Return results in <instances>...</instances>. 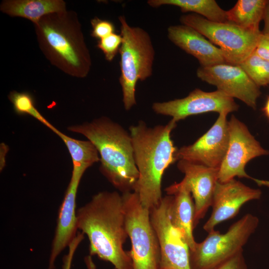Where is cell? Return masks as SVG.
Here are the masks:
<instances>
[{
  "label": "cell",
  "instance_id": "cell-10",
  "mask_svg": "<svg viewBox=\"0 0 269 269\" xmlns=\"http://www.w3.org/2000/svg\"><path fill=\"white\" fill-rule=\"evenodd\" d=\"M172 199V195H167L150 210V221L160 247L159 269H190L189 247L182 233L170 220Z\"/></svg>",
  "mask_w": 269,
  "mask_h": 269
},
{
  "label": "cell",
  "instance_id": "cell-24",
  "mask_svg": "<svg viewBox=\"0 0 269 269\" xmlns=\"http://www.w3.org/2000/svg\"><path fill=\"white\" fill-rule=\"evenodd\" d=\"M122 41L121 34L115 32L98 40L97 46L103 52L105 59L111 62L119 52Z\"/></svg>",
  "mask_w": 269,
  "mask_h": 269
},
{
  "label": "cell",
  "instance_id": "cell-21",
  "mask_svg": "<svg viewBox=\"0 0 269 269\" xmlns=\"http://www.w3.org/2000/svg\"><path fill=\"white\" fill-rule=\"evenodd\" d=\"M55 133L64 141L70 154L73 162L72 172L83 175L88 167L100 161L99 152L91 141L74 139L58 130Z\"/></svg>",
  "mask_w": 269,
  "mask_h": 269
},
{
  "label": "cell",
  "instance_id": "cell-3",
  "mask_svg": "<svg viewBox=\"0 0 269 269\" xmlns=\"http://www.w3.org/2000/svg\"><path fill=\"white\" fill-rule=\"evenodd\" d=\"M33 25L39 47L52 65L72 77L88 75L91 54L75 11L51 13Z\"/></svg>",
  "mask_w": 269,
  "mask_h": 269
},
{
  "label": "cell",
  "instance_id": "cell-22",
  "mask_svg": "<svg viewBox=\"0 0 269 269\" xmlns=\"http://www.w3.org/2000/svg\"><path fill=\"white\" fill-rule=\"evenodd\" d=\"M8 98L13 105L14 112L17 114L31 116L54 133L58 130L36 109L34 98L29 93L12 91L9 93Z\"/></svg>",
  "mask_w": 269,
  "mask_h": 269
},
{
  "label": "cell",
  "instance_id": "cell-20",
  "mask_svg": "<svg viewBox=\"0 0 269 269\" xmlns=\"http://www.w3.org/2000/svg\"><path fill=\"white\" fill-rule=\"evenodd\" d=\"M266 0H239L227 11L228 22L242 28L257 30L263 18Z\"/></svg>",
  "mask_w": 269,
  "mask_h": 269
},
{
  "label": "cell",
  "instance_id": "cell-9",
  "mask_svg": "<svg viewBox=\"0 0 269 269\" xmlns=\"http://www.w3.org/2000/svg\"><path fill=\"white\" fill-rule=\"evenodd\" d=\"M230 138L228 149L219 168L218 181H228L235 177L252 179L259 185L269 186V181L253 178L245 170L246 164L258 156L269 154L251 134L247 126L235 116L228 121Z\"/></svg>",
  "mask_w": 269,
  "mask_h": 269
},
{
  "label": "cell",
  "instance_id": "cell-30",
  "mask_svg": "<svg viewBox=\"0 0 269 269\" xmlns=\"http://www.w3.org/2000/svg\"><path fill=\"white\" fill-rule=\"evenodd\" d=\"M262 111L265 116L269 120V96L268 97L266 103L262 109Z\"/></svg>",
  "mask_w": 269,
  "mask_h": 269
},
{
  "label": "cell",
  "instance_id": "cell-13",
  "mask_svg": "<svg viewBox=\"0 0 269 269\" xmlns=\"http://www.w3.org/2000/svg\"><path fill=\"white\" fill-rule=\"evenodd\" d=\"M198 78L216 86L217 90L232 98H237L256 109L261 92L258 87L239 65L228 63L203 67L196 73Z\"/></svg>",
  "mask_w": 269,
  "mask_h": 269
},
{
  "label": "cell",
  "instance_id": "cell-26",
  "mask_svg": "<svg viewBox=\"0 0 269 269\" xmlns=\"http://www.w3.org/2000/svg\"><path fill=\"white\" fill-rule=\"evenodd\" d=\"M214 269H248L242 251Z\"/></svg>",
  "mask_w": 269,
  "mask_h": 269
},
{
  "label": "cell",
  "instance_id": "cell-7",
  "mask_svg": "<svg viewBox=\"0 0 269 269\" xmlns=\"http://www.w3.org/2000/svg\"><path fill=\"white\" fill-rule=\"evenodd\" d=\"M125 224L132 249L133 269H159L160 251L152 225L150 210L144 208L134 192L123 193Z\"/></svg>",
  "mask_w": 269,
  "mask_h": 269
},
{
  "label": "cell",
  "instance_id": "cell-28",
  "mask_svg": "<svg viewBox=\"0 0 269 269\" xmlns=\"http://www.w3.org/2000/svg\"><path fill=\"white\" fill-rule=\"evenodd\" d=\"M84 235L78 233L68 246L69 251L63 258V269H71V263L76 249L83 240Z\"/></svg>",
  "mask_w": 269,
  "mask_h": 269
},
{
  "label": "cell",
  "instance_id": "cell-27",
  "mask_svg": "<svg viewBox=\"0 0 269 269\" xmlns=\"http://www.w3.org/2000/svg\"><path fill=\"white\" fill-rule=\"evenodd\" d=\"M254 52L261 58L269 61V33L261 32Z\"/></svg>",
  "mask_w": 269,
  "mask_h": 269
},
{
  "label": "cell",
  "instance_id": "cell-15",
  "mask_svg": "<svg viewBox=\"0 0 269 269\" xmlns=\"http://www.w3.org/2000/svg\"><path fill=\"white\" fill-rule=\"evenodd\" d=\"M262 192L252 188L235 178L225 182H217L214 192L210 217L203 226L209 233L220 223L235 217L241 207L253 200L259 199Z\"/></svg>",
  "mask_w": 269,
  "mask_h": 269
},
{
  "label": "cell",
  "instance_id": "cell-17",
  "mask_svg": "<svg viewBox=\"0 0 269 269\" xmlns=\"http://www.w3.org/2000/svg\"><path fill=\"white\" fill-rule=\"evenodd\" d=\"M67 10L63 0H4L0 10L11 17H20L37 23L48 14Z\"/></svg>",
  "mask_w": 269,
  "mask_h": 269
},
{
  "label": "cell",
  "instance_id": "cell-2",
  "mask_svg": "<svg viewBox=\"0 0 269 269\" xmlns=\"http://www.w3.org/2000/svg\"><path fill=\"white\" fill-rule=\"evenodd\" d=\"M176 123L170 120L165 125L152 128L143 121L129 128L135 163L139 173L134 192L142 206L150 210L159 204L162 197L161 181L165 169L177 161V148L170 134Z\"/></svg>",
  "mask_w": 269,
  "mask_h": 269
},
{
  "label": "cell",
  "instance_id": "cell-16",
  "mask_svg": "<svg viewBox=\"0 0 269 269\" xmlns=\"http://www.w3.org/2000/svg\"><path fill=\"white\" fill-rule=\"evenodd\" d=\"M167 36L173 44L196 58L201 67L230 64L220 48L191 27L182 24L169 26Z\"/></svg>",
  "mask_w": 269,
  "mask_h": 269
},
{
  "label": "cell",
  "instance_id": "cell-1",
  "mask_svg": "<svg viewBox=\"0 0 269 269\" xmlns=\"http://www.w3.org/2000/svg\"><path fill=\"white\" fill-rule=\"evenodd\" d=\"M77 227L86 234L91 256L111 263L116 269H133L129 252L124 249L127 232L122 196L103 191L76 211Z\"/></svg>",
  "mask_w": 269,
  "mask_h": 269
},
{
  "label": "cell",
  "instance_id": "cell-8",
  "mask_svg": "<svg viewBox=\"0 0 269 269\" xmlns=\"http://www.w3.org/2000/svg\"><path fill=\"white\" fill-rule=\"evenodd\" d=\"M180 21L195 29L213 44L219 46L230 64L239 65L256 48L260 30L246 29L230 22H216L195 14H183Z\"/></svg>",
  "mask_w": 269,
  "mask_h": 269
},
{
  "label": "cell",
  "instance_id": "cell-25",
  "mask_svg": "<svg viewBox=\"0 0 269 269\" xmlns=\"http://www.w3.org/2000/svg\"><path fill=\"white\" fill-rule=\"evenodd\" d=\"M91 35L98 40L115 32V26L112 21L95 17L91 20Z\"/></svg>",
  "mask_w": 269,
  "mask_h": 269
},
{
  "label": "cell",
  "instance_id": "cell-5",
  "mask_svg": "<svg viewBox=\"0 0 269 269\" xmlns=\"http://www.w3.org/2000/svg\"><path fill=\"white\" fill-rule=\"evenodd\" d=\"M123 38L119 53V78L126 110L136 105L135 87L152 74L155 50L149 33L143 28L129 24L124 15L118 17Z\"/></svg>",
  "mask_w": 269,
  "mask_h": 269
},
{
  "label": "cell",
  "instance_id": "cell-11",
  "mask_svg": "<svg viewBox=\"0 0 269 269\" xmlns=\"http://www.w3.org/2000/svg\"><path fill=\"white\" fill-rule=\"evenodd\" d=\"M152 108L157 114L171 117V120L176 123L189 116L207 112L228 114L237 111L239 105L233 98L218 90L207 92L195 89L185 98L155 102L152 104Z\"/></svg>",
  "mask_w": 269,
  "mask_h": 269
},
{
  "label": "cell",
  "instance_id": "cell-29",
  "mask_svg": "<svg viewBox=\"0 0 269 269\" xmlns=\"http://www.w3.org/2000/svg\"><path fill=\"white\" fill-rule=\"evenodd\" d=\"M263 19L264 21V28L262 32L269 33V0H267L266 4Z\"/></svg>",
  "mask_w": 269,
  "mask_h": 269
},
{
  "label": "cell",
  "instance_id": "cell-6",
  "mask_svg": "<svg viewBox=\"0 0 269 269\" xmlns=\"http://www.w3.org/2000/svg\"><path fill=\"white\" fill-rule=\"evenodd\" d=\"M258 218L247 214L221 234L215 230L201 242L196 243L189 251L190 269H214L243 251V247L255 232Z\"/></svg>",
  "mask_w": 269,
  "mask_h": 269
},
{
  "label": "cell",
  "instance_id": "cell-23",
  "mask_svg": "<svg viewBox=\"0 0 269 269\" xmlns=\"http://www.w3.org/2000/svg\"><path fill=\"white\" fill-rule=\"evenodd\" d=\"M239 65L258 87L269 85V61L254 52Z\"/></svg>",
  "mask_w": 269,
  "mask_h": 269
},
{
  "label": "cell",
  "instance_id": "cell-4",
  "mask_svg": "<svg viewBox=\"0 0 269 269\" xmlns=\"http://www.w3.org/2000/svg\"><path fill=\"white\" fill-rule=\"evenodd\" d=\"M68 130L84 135L95 145L100 155V170L115 187L123 193L134 190L139 173L130 133L107 117Z\"/></svg>",
  "mask_w": 269,
  "mask_h": 269
},
{
  "label": "cell",
  "instance_id": "cell-19",
  "mask_svg": "<svg viewBox=\"0 0 269 269\" xmlns=\"http://www.w3.org/2000/svg\"><path fill=\"white\" fill-rule=\"evenodd\" d=\"M147 4L152 7L176 6L182 12H192L213 22H228L227 11L214 0H149Z\"/></svg>",
  "mask_w": 269,
  "mask_h": 269
},
{
  "label": "cell",
  "instance_id": "cell-18",
  "mask_svg": "<svg viewBox=\"0 0 269 269\" xmlns=\"http://www.w3.org/2000/svg\"><path fill=\"white\" fill-rule=\"evenodd\" d=\"M191 193L185 189H179L172 195L169 214L172 224L183 234L190 250L196 242L193 235L195 215L194 203Z\"/></svg>",
  "mask_w": 269,
  "mask_h": 269
},
{
  "label": "cell",
  "instance_id": "cell-14",
  "mask_svg": "<svg viewBox=\"0 0 269 269\" xmlns=\"http://www.w3.org/2000/svg\"><path fill=\"white\" fill-rule=\"evenodd\" d=\"M228 114H219L211 128L193 144L177 149V160H184L219 168L226 153L230 138Z\"/></svg>",
  "mask_w": 269,
  "mask_h": 269
},
{
  "label": "cell",
  "instance_id": "cell-12",
  "mask_svg": "<svg viewBox=\"0 0 269 269\" xmlns=\"http://www.w3.org/2000/svg\"><path fill=\"white\" fill-rule=\"evenodd\" d=\"M178 169L184 174L179 183H174L165 189L167 195H173L179 189L191 192L194 200V227L203 219L211 206L215 187L218 178L219 168L179 160Z\"/></svg>",
  "mask_w": 269,
  "mask_h": 269
}]
</instances>
